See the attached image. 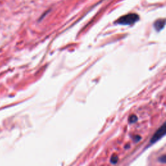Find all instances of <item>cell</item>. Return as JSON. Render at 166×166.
<instances>
[{"instance_id": "obj_1", "label": "cell", "mask_w": 166, "mask_h": 166, "mask_svg": "<svg viewBox=\"0 0 166 166\" xmlns=\"http://www.w3.org/2000/svg\"><path fill=\"white\" fill-rule=\"evenodd\" d=\"M140 20L139 16L135 13H131L121 16L117 21L116 23L120 25H129L135 24L136 21Z\"/></svg>"}, {"instance_id": "obj_2", "label": "cell", "mask_w": 166, "mask_h": 166, "mask_svg": "<svg viewBox=\"0 0 166 166\" xmlns=\"http://www.w3.org/2000/svg\"><path fill=\"white\" fill-rule=\"evenodd\" d=\"M165 134V123H164V125L158 129V130L154 133V136L151 138V143H154L158 141L160 138H162Z\"/></svg>"}, {"instance_id": "obj_3", "label": "cell", "mask_w": 166, "mask_h": 166, "mask_svg": "<svg viewBox=\"0 0 166 166\" xmlns=\"http://www.w3.org/2000/svg\"><path fill=\"white\" fill-rule=\"evenodd\" d=\"M165 26V20L164 19H160L157 20L154 24V29L157 31H161Z\"/></svg>"}, {"instance_id": "obj_4", "label": "cell", "mask_w": 166, "mask_h": 166, "mask_svg": "<svg viewBox=\"0 0 166 166\" xmlns=\"http://www.w3.org/2000/svg\"><path fill=\"white\" fill-rule=\"evenodd\" d=\"M137 121V117L136 115H131L130 117L129 118V121L131 123H133L134 122H136V121Z\"/></svg>"}, {"instance_id": "obj_5", "label": "cell", "mask_w": 166, "mask_h": 166, "mask_svg": "<svg viewBox=\"0 0 166 166\" xmlns=\"http://www.w3.org/2000/svg\"><path fill=\"white\" fill-rule=\"evenodd\" d=\"M118 157H116V156H114V157H112L111 160H110V161H111V162L112 164H116L118 162Z\"/></svg>"}, {"instance_id": "obj_6", "label": "cell", "mask_w": 166, "mask_h": 166, "mask_svg": "<svg viewBox=\"0 0 166 166\" xmlns=\"http://www.w3.org/2000/svg\"><path fill=\"white\" fill-rule=\"evenodd\" d=\"M159 161L162 163H165L166 161V158H165V155H163L162 157H161L160 158H159Z\"/></svg>"}]
</instances>
